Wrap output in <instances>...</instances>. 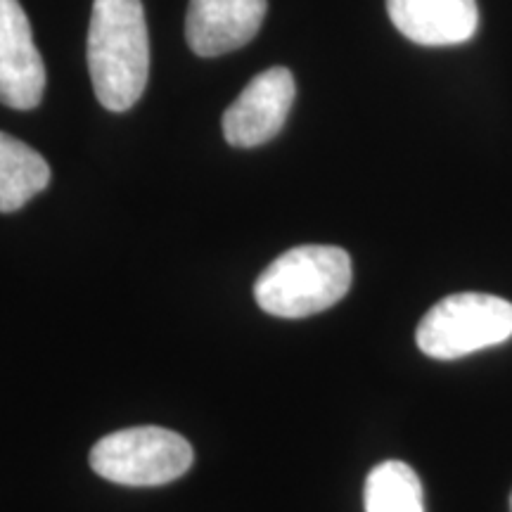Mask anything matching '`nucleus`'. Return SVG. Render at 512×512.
I'll return each instance as SVG.
<instances>
[{"label":"nucleus","instance_id":"f257e3e1","mask_svg":"<svg viewBox=\"0 0 512 512\" xmlns=\"http://www.w3.org/2000/svg\"><path fill=\"white\" fill-rule=\"evenodd\" d=\"M88 72L105 110L126 112L140 100L150 76V38L140 0H93Z\"/></svg>","mask_w":512,"mask_h":512},{"label":"nucleus","instance_id":"f03ea898","mask_svg":"<svg viewBox=\"0 0 512 512\" xmlns=\"http://www.w3.org/2000/svg\"><path fill=\"white\" fill-rule=\"evenodd\" d=\"M351 259L344 249L304 245L273 261L254 285L259 309L278 318H306L335 306L351 287Z\"/></svg>","mask_w":512,"mask_h":512},{"label":"nucleus","instance_id":"7ed1b4c3","mask_svg":"<svg viewBox=\"0 0 512 512\" xmlns=\"http://www.w3.org/2000/svg\"><path fill=\"white\" fill-rule=\"evenodd\" d=\"M512 337V304L494 294L460 292L434 304L420 320L418 347L437 361H456Z\"/></svg>","mask_w":512,"mask_h":512},{"label":"nucleus","instance_id":"20e7f679","mask_svg":"<svg viewBox=\"0 0 512 512\" xmlns=\"http://www.w3.org/2000/svg\"><path fill=\"white\" fill-rule=\"evenodd\" d=\"M192 446L164 427H131L102 437L91 451V467L102 479L124 486H162L183 477Z\"/></svg>","mask_w":512,"mask_h":512},{"label":"nucleus","instance_id":"39448f33","mask_svg":"<svg viewBox=\"0 0 512 512\" xmlns=\"http://www.w3.org/2000/svg\"><path fill=\"white\" fill-rule=\"evenodd\" d=\"M297 83L287 67L256 74L223 114V136L233 147H256L283 131Z\"/></svg>","mask_w":512,"mask_h":512},{"label":"nucleus","instance_id":"423d86ee","mask_svg":"<svg viewBox=\"0 0 512 512\" xmlns=\"http://www.w3.org/2000/svg\"><path fill=\"white\" fill-rule=\"evenodd\" d=\"M46 93V64L19 0H0V102L27 112Z\"/></svg>","mask_w":512,"mask_h":512},{"label":"nucleus","instance_id":"0eeeda50","mask_svg":"<svg viewBox=\"0 0 512 512\" xmlns=\"http://www.w3.org/2000/svg\"><path fill=\"white\" fill-rule=\"evenodd\" d=\"M268 0H190L185 38L195 55L219 57L247 46L259 34Z\"/></svg>","mask_w":512,"mask_h":512},{"label":"nucleus","instance_id":"6e6552de","mask_svg":"<svg viewBox=\"0 0 512 512\" xmlns=\"http://www.w3.org/2000/svg\"><path fill=\"white\" fill-rule=\"evenodd\" d=\"M389 19L418 46H458L475 36L477 0H387Z\"/></svg>","mask_w":512,"mask_h":512},{"label":"nucleus","instance_id":"1a4fd4ad","mask_svg":"<svg viewBox=\"0 0 512 512\" xmlns=\"http://www.w3.org/2000/svg\"><path fill=\"white\" fill-rule=\"evenodd\" d=\"M50 166L41 152L0 131V214L22 209L50 183Z\"/></svg>","mask_w":512,"mask_h":512},{"label":"nucleus","instance_id":"9d476101","mask_svg":"<svg viewBox=\"0 0 512 512\" xmlns=\"http://www.w3.org/2000/svg\"><path fill=\"white\" fill-rule=\"evenodd\" d=\"M366 512H425L422 484L411 465L384 460L366 479Z\"/></svg>","mask_w":512,"mask_h":512},{"label":"nucleus","instance_id":"9b49d317","mask_svg":"<svg viewBox=\"0 0 512 512\" xmlns=\"http://www.w3.org/2000/svg\"><path fill=\"white\" fill-rule=\"evenodd\" d=\"M510 512H512V496H510Z\"/></svg>","mask_w":512,"mask_h":512}]
</instances>
